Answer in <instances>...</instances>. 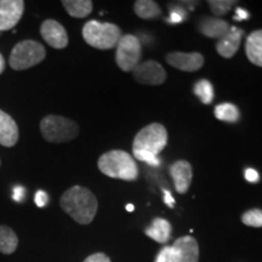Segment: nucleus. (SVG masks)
I'll list each match as a JSON object with an SVG mask.
<instances>
[{
    "instance_id": "obj_1",
    "label": "nucleus",
    "mask_w": 262,
    "mask_h": 262,
    "mask_svg": "<svg viewBox=\"0 0 262 262\" xmlns=\"http://www.w3.org/2000/svg\"><path fill=\"white\" fill-rule=\"evenodd\" d=\"M60 204L66 214L80 225L91 224L98 209L97 198L94 193L81 186L68 188L62 194Z\"/></svg>"
},
{
    "instance_id": "obj_2",
    "label": "nucleus",
    "mask_w": 262,
    "mask_h": 262,
    "mask_svg": "<svg viewBox=\"0 0 262 262\" xmlns=\"http://www.w3.org/2000/svg\"><path fill=\"white\" fill-rule=\"evenodd\" d=\"M97 166L108 178L124 181H135L139 178L136 160L122 149H113L104 153L98 159Z\"/></svg>"
},
{
    "instance_id": "obj_3",
    "label": "nucleus",
    "mask_w": 262,
    "mask_h": 262,
    "mask_svg": "<svg viewBox=\"0 0 262 262\" xmlns=\"http://www.w3.org/2000/svg\"><path fill=\"white\" fill-rule=\"evenodd\" d=\"M83 38L90 47L98 50H110L117 47L122 38V32L113 24H103L98 21H89L83 27Z\"/></svg>"
},
{
    "instance_id": "obj_4",
    "label": "nucleus",
    "mask_w": 262,
    "mask_h": 262,
    "mask_svg": "<svg viewBox=\"0 0 262 262\" xmlns=\"http://www.w3.org/2000/svg\"><path fill=\"white\" fill-rule=\"evenodd\" d=\"M41 135L49 142L62 143L74 140L79 135V126L74 120L61 116H47L40 122Z\"/></svg>"
},
{
    "instance_id": "obj_5",
    "label": "nucleus",
    "mask_w": 262,
    "mask_h": 262,
    "mask_svg": "<svg viewBox=\"0 0 262 262\" xmlns=\"http://www.w3.org/2000/svg\"><path fill=\"white\" fill-rule=\"evenodd\" d=\"M168 145V131L159 123H152L136 134L133 143V152H147L158 155Z\"/></svg>"
},
{
    "instance_id": "obj_6",
    "label": "nucleus",
    "mask_w": 262,
    "mask_h": 262,
    "mask_svg": "<svg viewBox=\"0 0 262 262\" xmlns=\"http://www.w3.org/2000/svg\"><path fill=\"white\" fill-rule=\"evenodd\" d=\"M47 56V50L35 40H24L16 44L10 54V67L24 71L37 66Z\"/></svg>"
},
{
    "instance_id": "obj_7",
    "label": "nucleus",
    "mask_w": 262,
    "mask_h": 262,
    "mask_svg": "<svg viewBox=\"0 0 262 262\" xmlns=\"http://www.w3.org/2000/svg\"><path fill=\"white\" fill-rule=\"evenodd\" d=\"M141 42L133 34L122 35L117 44L116 62L124 72H133L141 60Z\"/></svg>"
},
{
    "instance_id": "obj_8",
    "label": "nucleus",
    "mask_w": 262,
    "mask_h": 262,
    "mask_svg": "<svg viewBox=\"0 0 262 262\" xmlns=\"http://www.w3.org/2000/svg\"><path fill=\"white\" fill-rule=\"evenodd\" d=\"M198 243L189 235L178 238L172 247H170L168 262H198Z\"/></svg>"
},
{
    "instance_id": "obj_9",
    "label": "nucleus",
    "mask_w": 262,
    "mask_h": 262,
    "mask_svg": "<svg viewBox=\"0 0 262 262\" xmlns=\"http://www.w3.org/2000/svg\"><path fill=\"white\" fill-rule=\"evenodd\" d=\"M137 83L143 85H160L166 80V72L157 61L149 60L141 62L133 71Z\"/></svg>"
},
{
    "instance_id": "obj_10",
    "label": "nucleus",
    "mask_w": 262,
    "mask_h": 262,
    "mask_svg": "<svg viewBox=\"0 0 262 262\" xmlns=\"http://www.w3.org/2000/svg\"><path fill=\"white\" fill-rule=\"evenodd\" d=\"M24 11L25 2L22 0H0V32L14 28Z\"/></svg>"
},
{
    "instance_id": "obj_11",
    "label": "nucleus",
    "mask_w": 262,
    "mask_h": 262,
    "mask_svg": "<svg viewBox=\"0 0 262 262\" xmlns=\"http://www.w3.org/2000/svg\"><path fill=\"white\" fill-rule=\"evenodd\" d=\"M166 62L173 68L183 72L199 71L204 64V57L199 52L173 51L166 55Z\"/></svg>"
},
{
    "instance_id": "obj_12",
    "label": "nucleus",
    "mask_w": 262,
    "mask_h": 262,
    "mask_svg": "<svg viewBox=\"0 0 262 262\" xmlns=\"http://www.w3.org/2000/svg\"><path fill=\"white\" fill-rule=\"evenodd\" d=\"M42 39L54 49H64L68 45V34L63 26L55 19H47L40 27Z\"/></svg>"
},
{
    "instance_id": "obj_13",
    "label": "nucleus",
    "mask_w": 262,
    "mask_h": 262,
    "mask_svg": "<svg viewBox=\"0 0 262 262\" xmlns=\"http://www.w3.org/2000/svg\"><path fill=\"white\" fill-rule=\"evenodd\" d=\"M169 172L171 175L176 191L180 194H185L191 187L193 179V169L191 164L187 160H178L170 165Z\"/></svg>"
},
{
    "instance_id": "obj_14",
    "label": "nucleus",
    "mask_w": 262,
    "mask_h": 262,
    "mask_svg": "<svg viewBox=\"0 0 262 262\" xmlns=\"http://www.w3.org/2000/svg\"><path fill=\"white\" fill-rule=\"evenodd\" d=\"M242 37H243V31L237 27H231L227 34L219 39L216 44V51L219 55L225 58H231L238 51L239 45H241Z\"/></svg>"
},
{
    "instance_id": "obj_15",
    "label": "nucleus",
    "mask_w": 262,
    "mask_h": 262,
    "mask_svg": "<svg viewBox=\"0 0 262 262\" xmlns=\"http://www.w3.org/2000/svg\"><path fill=\"white\" fill-rule=\"evenodd\" d=\"M18 141V126L14 118L0 110V145L12 147Z\"/></svg>"
},
{
    "instance_id": "obj_16",
    "label": "nucleus",
    "mask_w": 262,
    "mask_h": 262,
    "mask_svg": "<svg viewBox=\"0 0 262 262\" xmlns=\"http://www.w3.org/2000/svg\"><path fill=\"white\" fill-rule=\"evenodd\" d=\"M229 28H231V26L227 22L216 17L203 18L199 24V31L202 34L214 39H221L229 32Z\"/></svg>"
},
{
    "instance_id": "obj_17",
    "label": "nucleus",
    "mask_w": 262,
    "mask_h": 262,
    "mask_svg": "<svg viewBox=\"0 0 262 262\" xmlns=\"http://www.w3.org/2000/svg\"><path fill=\"white\" fill-rule=\"evenodd\" d=\"M245 52L251 63L262 67V29L249 34L245 42Z\"/></svg>"
},
{
    "instance_id": "obj_18",
    "label": "nucleus",
    "mask_w": 262,
    "mask_h": 262,
    "mask_svg": "<svg viewBox=\"0 0 262 262\" xmlns=\"http://www.w3.org/2000/svg\"><path fill=\"white\" fill-rule=\"evenodd\" d=\"M145 233L150 239H153V241L158 242L160 244H164L169 241L170 235H171V225L165 219L157 217L146 228Z\"/></svg>"
},
{
    "instance_id": "obj_19",
    "label": "nucleus",
    "mask_w": 262,
    "mask_h": 262,
    "mask_svg": "<svg viewBox=\"0 0 262 262\" xmlns=\"http://www.w3.org/2000/svg\"><path fill=\"white\" fill-rule=\"evenodd\" d=\"M62 5L72 17H86L93 11V2L90 0H63Z\"/></svg>"
},
{
    "instance_id": "obj_20",
    "label": "nucleus",
    "mask_w": 262,
    "mask_h": 262,
    "mask_svg": "<svg viewBox=\"0 0 262 262\" xmlns=\"http://www.w3.org/2000/svg\"><path fill=\"white\" fill-rule=\"evenodd\" d=\"M18 245L17 235L8 226H0V253L10 255L15 253Z\"/></svg>"
},
{
    "instance_id": "obj_21",
    "label": "nucleus",
    "mask_w": 262,
    "mask_h": 262,
    "mask_svg": "<svg viewBox=\"0 0 262 262\" xmlns=\"http://www.w3.org/2000/svg\"><path fill=\"white\" fill-rule=\"evenodd\" d=\"M134 10H135V14L143 19L156 18L162 15L159 5L152 0H137L134 5Z\"/></svg>"
},
{
    "instance_id": "obj_22",
    "label": "nucleus",
    "mask_w": 262,
    "mask_h": 262,
    "mask_svg": "<svg viewBox=\"0 0 262 262\" xmlns=\"http://www.w3.org/2000/svg\"><path fill=\"white\" fill-rule=\"evenodd\" d=\"M215 117L219 120H222V122L235 123L239 120L241 114H239V110L237 106L226 102L215 107Z\"/></svg>"
},
{
    "instance_id": "obj_23",
    "label": "nucleus",
    "mask_w": 262,
    "mask_h": 262,
    "mask_svg": "<svg viewBox=\"0 0 262 262\" xmlns=\"http://www.w3.org/2000/svg\"><path fill=\"white\" fill-rule=\"evenodd\" d=\"M193 91H194L195 96L201 98V101L204 104H210L214 100V88L209 80L201 79L196 81Z\"/></svg>"
},
{
    "instance_id": "obj_24",
    "label": "nucleus",
    "mask_w": 262,
    "mask_h": 262,
    "mask_svg": "<svg viewBox=\"0 0 262 262\" xmlns=\"http://www.w3.org/2000/svg\"><path fill=\"white\" fill-rule=\"evenodd\" d=\"M208 4L215 16H224L233 8L235 2L233 0H209Z\"/></svg>"
},
{
    "instance_id": "obj_25",
    "label": "nucleus",
    "mask_w": 262,
    "mask_h": 262,
    "mask_svg": "<svg viewBox=\"0 0 262 262\" xmlns=\"http://www.w3.org/2000/svg\"><path fill=\"white\" fill-rule=\"evenodd\" d=\"M242 222L250 227H262V210L261 209H251L242 215Z\"/></svg>"
},
{
    "instance_id": "obj_26",
    "label": "nucleus",
    "mask_w": 262,
    "mask_h": 262,
    "mask_svg": "<svg viewBox=\"0 0 262 262\" xmlns=\"http://www.w3.org/2000/svg\"><path fill=\"white\" fill-rule=\"evenodd\" d=\"M186 18H187V11L181 6H175V8L170 9V16L169 18H166V22L171 25H178L185 21Z\"/></svg>"
},
{
    "instance_id": "obj_27",
    "label": "nucleus",
    "mask_w": 262,
    "mask_h": 262,
    "mask_svg": "<svg viewBox=\"0 0 262 262\" xmlns=\"http://www.w3.org/2000/svg\"><path fill=\"white\" fill-rule=\"evenodd\" d=\"M134 157L140 162L147 163L150 166H159L160 165V159L159 157H157L155 155H150V153L147 152H133Z\"/></svg>"
},
{
    "instance_id": "obj_28",
    "label": "nucleus",
    "mask_w": 262,
    "mask_h": 262,
    "mask_svg": "<svg viewBox=\"0 0 262 262\" xmlns=\"http://www.w3.org/2000/svg\"><path fill=\"white\" fill-rule=\"evenodd\" d=\"M34 202H35V204H37V206H39V208H44V206L49 203L48 193L44 191H38L37 193H35Z\"/></svg>"
},
{
    "instance_id": "obj_29",
    "label": "nucleus",
    "mask_w": 262,
    "mask_h": 262,
    "mask_svg": "<svg viewBox=\"0 0 262 262\" xmlns=\"http://www.w3.org/2000/svg\"><path fill=\"white\" fill-rule=\"evenodd\" d=\"M84 262H111V258L103 253H96L88 256Z\"/></svg>"
},
{
    "instance_id": "obj_30",
    "label": "nucleus",
    "mask_w": 262,
    "mask_h": 262,
    "mask_svg": "<svg viewBox=\"0 0 262 262\" xmlns=\"http://www.w3.org/2000/svg\"><path fill=\"white\" fill-rule=\"evenodd\" d=\"M245 179H247V181L249 182H258V179H260V176H258V173L256 170L254 169H247L245 170Z\"/></svg>"
},
{
    "instance_id": "obj_31",
    "label": "nucleus",
    "mask_w": 262,
    "mask_h": 262,
    "mask_svg": "<svg viewBox=\"0 0 262 262\" xmlns=\"http://www.w3.org/2000/svg\"><path fill=\"white\" fill-rule=\"evenodd\" d=\"M170 253V247H164L162 250L159 251V254L157 255V258L155 262H168Z\"/></svg>"
},
{
    "instance_id": "obj_32",
    "label": "nucleus",
    "mask_w": 262,
    "mask_h": 262,
    "mask_svg": "<svg viewBox=\"0 0 262 262\" xmlns=\"http://www.w3.org/2000/svg\"><path fill=\"white\" fill-rule=\"evenodd\" d=\"M249 18V12L247 10L242 9V8H237L235 10V16H234V19H237V21H242V19H248Z\"/></svg>"
},
{
    "instance_id": "obj_33",
    "label": "nucleus",
    "mask_w": 262,
    "mask_h": 262,
    "mask_svg": "<svg viewBox=\"0 0 262 262\" xmlns=\"http://www.w3.org/2000/svg\"><path fill=\"white\" fill-rule=\"evenodd\" d=\"M164 203H165L169 208H173V205H175V199L172 198L171 193L166 191V189H164Z\"/></svg>"
},
{
    "instance_id": "obj_34",
    "label": "nucleus",
    "mask_w": 262,
    "mask_h": 262,
    "mask_svg": "<svg viewBox=\"0 0 262 262\" xmlns=\"http://www.w3.org/2000/svg\"><path fill=\"white\" fill-rule=\"evenodd\" d=\"M24 195H25V189L22 187H16L14 189V194H12V198L15 199L16 202H19L24 199Z\"/></svg>"
},
{
    "instance_id": "obj_35",
    "label": "nucleus",
    "mask_w": 262,
    "mask_h": 262,
    "mask_svg": "<svg viewBox=\"0 0 262 262\" xmlns=\"http://www.w3.org/2000/svg\"><path fill=\"white\" fill-rule=\"evenodd\" d=\"M5 70V61H4V57L2 56V54H0V74L3 73Z\"/></svg>"
},
{
    "instance_id": "obj_36",
    "label": "nucleus",
    "mask_w": 262,
    "mask_h": 262,
    "mask_svg": "<svg viewBox=\"0 0 262 262\" xmlns=\"http://www.w3.org/2000/svg\"><path fill=\"white\" fill-rule=\"evenodd\" d=\"M126 210L130 211V212L134 211V205H133V204H127V205H126Z\"/></svg>"
}]
</instances>
